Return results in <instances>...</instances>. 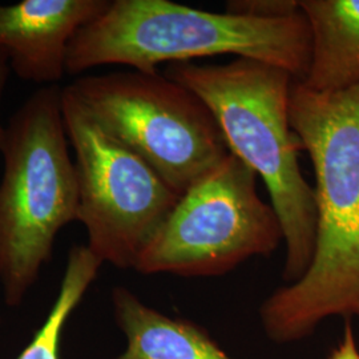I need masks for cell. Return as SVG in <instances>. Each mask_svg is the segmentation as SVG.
I'll return each instance as SVG.
<instances>
[{
    "instance_id": "4fadbf2b",
    "label": "cell",
    "mask_w": 359,
    "mask_h": 359,
    "mask_svg": "<svg viewBox=\"0 0 359 359\" xmlns=\"http://www.w3.org/2000/svg\"><path fill=\"white\" fill-rule=\"evenodd\" d=\"M329 359H359V350L350 321H346L345 332L338 346L332 350Z\"/></svg>"
},
{
    "instance_id": "6da1fadb",
    "label": "cell",
    "mask_w": 359,
    "mask_h": 359,
    "mask_svg": "<svg viewBox=\"0 0 359 359\" xmlns=\"http://www.w3.org/2000/svg\"><path fill=\"white\" fill-rule=\"evenodd\" d=\"M289 120L314 168L317 237L308 271L261 309L276 342L301 339L330 316L359 318V84L320 93L294 80Z\"/></svg>"
},
{
    "instance_id": "3957f363",
    "label": "cell",
    "mask_w": 359,
    "mask_h": 359,
    "mask_svg": "<svg viewBox=\"0 0 359 359\" xmlns=\"http://www.w3.org/2000/svg\"><path fill=\"white\" fill-rule=\"evenodd\" d=\"M165 76L192 90L217 120L231 154L264 180L286 243L283 280L308 271L317 237L314 188L299 167L301 142L290 126L294 81L287 71L248 57L226 65H169Z\"/></svg>"
},
{
    "instance_id": "8fae6325",
    "label": "cell",
    "mask_w": 359,
    "mask_h": 359,
    "mask_svg": "<svg viewBox=\"0 0 359 359\" xmlns=\"http://www.w3.org/2000/svg\"><path fill=\"white\" fill-rule=\"evenodd\" d=\"M102 261L88 246L69 250L57 298L38 333L16 359H60L59 345L65 322L97 276Z\"/></svg>"
},
{
    "instance_id": "8992f818",
    "label": "cell",
    "mask_w": 359,
    "mask_h": 359,
    "mask_svg": "<svg viewBox=\"0 0 359 359\" xmlns=\"http://www.w3.org/2000/svg\"><path fill=\"white\" fill-rule=\"evenodd\" d=\"M257 173L229 154L182 193L136 268L182 277L226 274L253 256L268 257L283 240L271 204L257 192Z\"/></svg>"
},
{
    "instance_id": "7a4b0ae2",
    "label": "cell",
    "mask_w": 359,
    "mask_h": 359,
    "mask_svg": "<svg viewBox=\"0 0 359 359\" xmlns=\"http://www.w3.org/2000/svg\"><path fill=\"white\" fill-rule=\"evenodd\" d=\"M217 55L276 65L304 81L311 55L308 19L302 10L283 19H255L169 0H114L72 40L67 75L103 65L154 74L163 63Z\"/></svg>"
},
{
    "instance_id": "7c38bea8",
    "label": "cell",
    "mask_w": 359,
    "mask_h": 359,
    "mask_svg": "<svg viewBox=\"0 0 359 359\" xmlns=\"http://www.w3.org/2000/svg\"><path fill=\"white\" fill-rule=\"evenodd\" d=\"M225 7V13L255 19H283L301 13L295 0H231Z\"/></svg>"
},
{
    "instance_id": "277c9868",
    "label": "cell",
    "mask_w": 359,
    "mask_h": 359,
    "mask_svg": "<svg viewBox=\"0 0 359 359\" xmlns=\"http://www.w3.org/2000/svg\"><path fill=\"white\" fill-rule=\"evenodd\" d=\"M62 93L59 84L39 88L3 127L0 283L11 306L36 283L57 233L77 219L76 167Z\"/></svg>"
},
{
    "instance_id": "52a82bcc",
    "label": "cell",
    "mask_w": 359,
    "mask_h": 359,
    "mask_svg": "<svg viewBox=\"0 0 359 359\" xmlns=\"http://www.w3.org/2000/svg\"><path fill=\"white\" fill-rule=\"evenodd\" d=\"M63 117L79 185L77 219L102 262L136 268L181 194L139 154L116 140L63 87Z\"/></svg>"
},
{
    "instance_id": "5b68a950",
    "label": "cell",
    "mask_w": 359,
    "mask_h": 359,
    "mask_svg": "<svg viewBox=\"0 0 359 359\" xmlns=\"http://www.w3.org/2000/svg\"><path fill=\"white\" fill-rule=\"evenodd\" d=\"M65 87L179 194L231 154L209 107L165 75L123 69L79 77Z\"/></svg>"
},
{
    "instance_id": "5bb4252c",
    "label": "cell",
    "mask_w": 359,
    "mask_h": 359,
    "mask_svg": "<svg viewBox=\"0 0 359 359\" xmlns=\"http://www.w3.org/2000/svg\"><path fill=\"white\" fill-rule=\"evenodd\" d=\"M0 140H1V128H0Z\"/></svg>"
},
{
    "instance_id": "ba28073f",
    "label": "cell",
    "mask_w": 359,
    "mask_h": 359,
    "mask_svg": "<svg viewBox=\"0 0 359 359\" xmlns=\"http://www.w3.org/2000/svg\"><path fill=\"white\" fill-rule=\"evenodd\" d=\"M108 0H22L0 4V55L23 81L57 86L77 32L107 10Z\"/></svg>"
},
{
    "instance_id": "9c48e42d",
    "label": "cell",
    "mask_w": 359,
    "mask_h": 359,
    "mask_svg": "<svg viewBox=\"0 0 359 359\" xmlns=\"http://www.w3.org/2000/svg\"><path fill=\"white\" fill-rule=\"evenodd\" d=\"M308 19L309 90L335 93L359 84V0H299Z\"/></svg>"
},
{
    "instance_id": "30bf717a",
    "label": "cell",
    "mask_w": 359,
    "mask_h": 359,
    "mask_svg": "<svg viewBox=\"0 0 359 359\" xmlns=\"http://www.w3.org/2000/svg\"><path fill=\"white\" fill-rule=\"evenodd\" d=\"M112 301L128 342L116 359H233L203 327L148 308L126 287H116Z\"/></svg>"
}]
</instances>
